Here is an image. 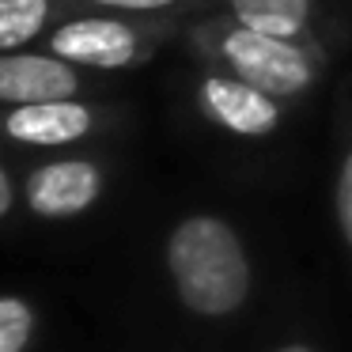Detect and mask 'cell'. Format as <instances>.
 Wrapping results in <instances>:
<instances>
[{"label":"cell","instance_id":"obj_5","mask_svg":"<svg viewBox=\"0 0 352 352\" xmlns=\"http://www.w3.org/2000/svg\"><path fill=\"white\" fill-rule=\"evenodd\" d=\"M118 182V155L110 144L76 152L31 155L19 163L23 216L34 223H76L110 197Z\"/></svg>","mask_w":352,"mask_h":352},{"label":"cell","instance_id":"obj_3","mask_svg":"<svg viewBox=\"0 0 352 352\" xmlns=\"http://www.w3.org/2000/svg\"><path fill=\"white\" fill-rule=\"evenodd\" d=\"M186 19L175 16H129V12H72L65 16L38 50L76 65V69L114 76L144 69L163 46L182 38Z\"/></svg>","mask_w":352,"mask_h":352},{"label":"cell","instance_id":"obj_10","mask_svg":"<svg viewBox=\"0 0 352 352\" xmlns=\"http://www.w3.org/2000/svg\"><path fill=\"white\" fill-rule=\"evenodd\" d=\"M65 16H72L69 0H0V54L34 50Z\"/></svg>","mask_w":352,"mask_h":352},{"label":"cell","instance_id":"obj_11","mask_svg":"<svg viewBox=\"0 0 352 352\" xmlns=\"http://www.w3.org/2000/svg\"><path fill=\"white\" fill-rule=\"evenodd\" d=\"M42 333V314L27 296L0 292V352H31Z\"/></svg>","mask_w":352,"mask_h":352},{"label":"cell","instance_id":"obj_1","mask_svg":"<svg viewBox=\"0 0 352 352\" xmlns=\"http://www.w3.org/2000/svg\"><path fill=\"white\" fill-rule=\"evenodd\" d=\"M163 276L182 314L235 322L258 296V265L243 228L212 208H190L163 235Z\"/></svg>","mask_w":352,"mask_h":352},{"label":"cell","instance_id":"obj_9","mask_svg":"<svg viewBox=\"0 0 352 352\" xmlns=\"http://www.w3.org/2000/svg\"><path fill=\"white\" fill-rule=\"evenodd\" d=\"M329 140H333V228L344 258L352 265V76H344L333 91V122H329Z\"/></svg>","mask_w":352,"mask_h":352},{"label":"cell","instance_id":"obj_13","mask_svg":"<svg viewBox=\"0 0 352 352\" xmlns=\"http://www.w3.org/2000/svg\"><path fill=\"white\" fill-rule=\"evenodd\" d=\"M23 216V197H19V167H12L8 152L0 148V231L19 228Z\"/></svg>","mask_w":352,"mask_h":352},{"label":"cell","instance_id":"obj_4","mask_svg":"<svg viewBox=\"0 0 352 352\" xmlns=\"http://www.w3.org/2000/svg\"><path fill=\"white\" fill-rule=\"evenodd\" d=\"M133 110L107 95L46 99L0 110V148L8 155H54L102 148L129 133Z\"/></svg>","mask_w":352,"mask_h":352},{"label":"cell","instance_id":"obj_7","mask_svg":"<svg viewBox=\"0 0 352 352\" xmlns=\"http://www.w3.org/2000/svg\"><path fill=\"white\" fill-rule=\"evenodd\" d=\"M212 12L276 38L333 46L337 54L352 38V23L341 0H212Z\"/></svg>","mask_w":352,"mask_h":352},{"label":"cell","instance_id":"obj_2","mask_svg":"<svg viewBox=\"0 0 352 352\" xmlns=\"http://www.w3.org/2000/svg\"><path fill=\"white\" fill-rule=\"evenodd\" d=\"M178 46L186 50L197 69H216L239 76L276 99L303 107L333 72L337 50L318 46V42H292L276 34L254 31V27L235 23L231 16L205 12V16L186 19Z\"/></svg>","mask_w":352,"mask_h":352},{"label":"cell","instance_id":"obj_12","mask_svg":"<svg viewBox=\"0 0 352 352\" xmlns=\"http://www.w3.org/2000/svg\"><path fill=\"white\" fill-rule=\"evenodd\" d=\"M72 12H129V16L193 19L212 12V0H69Z\"/></svg>","mask_w":352,"mask_h":352},{"label":"cell","instance_id":"obj_6","mask_svg":"<svg viewBox=\"0 0 352 352\" xmlns=\"http://www.w3.org/2000/svg\"><path fill=\"white\" fill-rule=\"evenodd\" d=\"M186 102L212 133L239 140V144H265V140L280 137L292 125V114L299 110L276 95L261 91V87L246 84V80L216 69L193 72L186 84Z\"/></svg>","mask_w":352,"mask_h":352},{"label":"cell","instance_id":"obj_14","mask_svg":"<svg viewBox=\"0 0 352 352\" xmlns=\"http://www.w3.org/2000/svg\"><path fill=\"white\" fill-rule=\"evenodd\" d=\"M273 352H322L314 341H284V344H276Z\"/></svg>","mask_w":352,"mask_h":352},{"label":"cell","instance_id":"obj_8","mask_svg":"<svg viewBox=\"0 0 352 352\" xmlns=\"http://www.w3.org/2000/svg\"><path fill=\"white\" fill-rule=\"evenodd\" d=\"M80 95H110V76L76 69L46 50L0 54V110L46 99H80Z\"/></svg>","mask_w":352,"mask_h":352}]
</instances>
